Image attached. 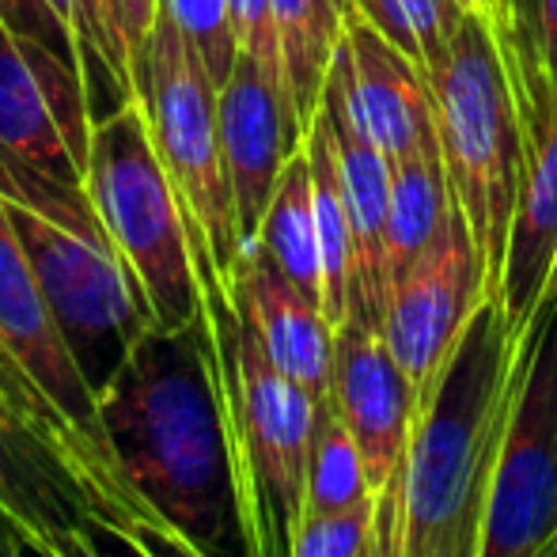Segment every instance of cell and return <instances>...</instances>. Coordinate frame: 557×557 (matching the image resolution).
Here are the masks:
<instances>
[{
  "instance_id": "cell-1",
  "label": "cell",
  "mask_w": 557,
  "mask_h": 557,
  "mask_svg": "<svg viewBox=\"0 0 557 557\" xmlns=\"http://www.w3.org/2000/svg\"><path fill=\"white\" fill-rule=\"evenodd\" d=\"M99 413L125 474L183 531L198 557L239 546L232 455L206 315L186 331H148L99 387Z\"/></svg>"
},
{
  "instance_id": "cell-2",
  "label": "cell",
  "mask_w": 557,
  "mask_h": 557,
  "mask_svg": "<svg viewBox=\"0 0 557 557\" xmlns=\"http://www.w3.org/2000/svg\"><path fill=\"white\" fill-rule=\"evenodd\" d=\"M520 334L500 300L467 323L429 403L398 478V557H478L493 467L516 387Z\"/></svg>"
},
{
  "instance_id": "cell-3",
  "label": "cell",
  "mask_w": 557,
  "mask_h": 557,
  "mask_svg": "<svg viewBox=\"0 0 557 557\" xmlns=\"http://www.w3.org/2000/svg\"><path fill=\"white\" fill-rule=\"evenodd\" d=\"M0 198L69 349L99 395L125 352L152 331L114 235L88 186L42 175L8 152H0Z\"/></svg>"
},
{
  "instance_id": "cell-4",
  "label": "cell",
  "mask_w": 557,
  "mask_h": 557,
  "mask_svg": "<svg viewBox=\"0 0 557 557\" xmlns=\"http://www.w3.org/2000/svg\"><path fill=\"white\" fill-rule=\"evenodd\" d=\"M221 387L243 557H293L308 512L319 403L258 345L243 315L206 319Z\"/></svg>"
},
{
  "instance_id": "cell-5",
  "label": "cell",
  "mask_w": 557,
  "mask_h": 557,
  "mask_svg": "<svg viewBox=\"0 0 557 557\" xmlns=\"http://www.w3.org/2000/svg\"><path fill=\"white\" fill-rule=\"evenodd\" d=\"M133 81H137V99L145 107L156 152L168 168L190 227L206 319L235 315L243 239L224 168L221 111H216L221 88L163 8L145 50L133 61Z\"/></svg>"
},
{
  "instance_id": "cell-6",
  "label": "cell",
  "mask_w": 557,
  "mask_h": 557,
  "mask_svg": "<svg viewBox=\"0 0 557 557\" xmlns=\"http://www.w3.org/2000/svg\"><path fill=\"white\" fill-rule=\"evenodd\" d=\"M425 76L447 186L482 250L497 300L523 163L520 107L497 23L485 12H467L447 53Z\"/></svg>"
},
{
  "instance_id": "cell-7",
  "label": "cell",
  "mask_w": 557,
  "mask_h": 557,
  "mask_svg": "<svg viewBox=\"0 0 557 557\" xmlns=\"http://www.w3.org/2000/svg\"><path fill=\"white\" fill-rule=\"evenodd\" d=\"M88 194L114 235L156 331H186L206 315L186 213L156 152L140 99L96 125Z\"/></svg>"
},
{
  "instance_id": "cell-8",
  "label": "cell",
  "mask_w": 557,
  "mask_h": 557,
  "mask_svg": "<svg viewBox=\"0 0 557 557\" xmlns=\"http://www.w3.org/2000/svg\"><path fill=\"white\" fill-rule=\"evenodd\" d=\"M478 557H557V281L520 334Z\"/></svg>"
},
{
  "instance_id": "cell-9",
  "label": "cell",
  "mask_w": 557,
  "mask_h": 557,
  "mask_svg": "<svg viewBox=\"0 0 557 557\" xmlns=\"http://www.w3.org/2000/svg\"><path fill=\"white\" fill-rule=\"evenodd\" d=\"M96 125L81 73L20 23H4L0 30V152L42 175L88 186Z\"/></svg>"
},
{
  "instance_id": "cell-10",
  "label": "cell",
  "mask_w": 557,
  "mask_h": 557,
  "mask_svg": "<svg viewBox=\"0 0 557 557\" xmlns=\"http://www.w3.org/2000/svg\"><path fill=\"white\" fill-rule=\"evenodd\" d=\"M490 296L485 258L462 209L451 206L433 247L391 285L383 304V337L410 375L421 406L433 395L467 323Z\"/></svg>"
},
{
  "instance_id": "cell-11",
  "label": "cell",
  "mask_w": 557,
  "mask_h": 557,
  "mask_svg": "<svg viewBox=\"0 0 557 557\" xmlns=\"http://www.w3.org/2000/svg\"><path fill=\"white\" fill-rule=\"evenodd\" d=\"M505 61L520 107L523 163L497 300L523 331L557 281V76L508 53Z\"/></svg>"
},
{
  "instance_id": "cell-12",
  "label": "cell",
  "mask_w": 557,
  "mask_h": 557,
  "mask_svg": "<svg viewBox=\"0 0 557 557\" xmlns=\"http://www.w3.org/2000/svg\"><path fill=\"white\" fill-rule=\"evenodd\" d=\"M323 111L372 140L391 163L441 152L425 69L413 65L360 15L345 23V35L334 46Z\"/></svg>"
},
{
  "instance_id": "cell-13",
  "label": "cell",
  "mask_w": 557,
  "mask_h": 557,
  "mask_svg": "<svg viewBox=\"0 0 557 557\" xmlns=\"http://www.w3.org/2000/svg\"><path fill=\"white\" fill-rule=\"evenodd\" d=\"M334 406L364 455L372 493L395 490L403 478L413 429L421 418L418 391L368 319H345L334 331Z\"/></svg>"
},
{
  "instance_id": "cell-14",
  "label": "cell",
  "mask_w": 557,
  "mask_h": 557,
  "mask_svg": "<svg viewBox=\"0 0 557 557\" xmlns=\"http://www.w3.org/2000/svg\"><path fill=\"white\" fill-rule=\"evenodd\" d=\"M221 111V145L224 168L235 198V221H239L243 258L258 247L262 216L277 190L285 163L304 148V125L296 107L281 84L262 73L255 58L239 53L232 76L216 99Z\"/></svg>"
},
{
  "instance_id": "cell-15",
  "label": "cell",
  "mask_w": 557,
  "mask_h": 557,
  "mask_svg": "<svg viewBox=\"0 0 557 557\" xmlns=\"http://www.w3.org/2000/svg\"><path fill=\"white\" fill-rule=\"evenodd\" d=\"M235 308L265 357L311 391L315 403L334 398V326L311 296H304L262 250H250L235 277Z\"/></svg>"
},
{
  "instance_id": "cell-16",
  "label": "cell",
  "mask_w": 557,
  "mask_h": 557,
  "mask_svg": "<svg viewBox=\"0 0 557 557\" xmlns=\"http://www.w3.org/2000/svg\"><path fill=\"white\" fill-rule=\"evenodd\" d=\"M0 508L38 557H53L99 520L84 485L50 444L0 410Z\"/></svg>"
},
{
  "instance_id": "cell-17",
  "label": "cell",
  "mask_w": 557,
  "mask_h": 557,
  "mask_svg": "<svg viewBox=\"0 0 557 557\" xmlns=\"http://www.w3.org/2000/svg\"><path fill=\"white\" fill-rule=\"evenodd\" d=\"M304 152L311 163V190H315V221H319V250H323V311L331 326L345 323L357 311V232H352L349 201L337 175L334 137L326 114L319 111L308 125Z\"/></svg>"
},
{
  "instance_id": "cell-18",
  "label": "cell",
  "mask_w": 557,
  "mask_h": 557,
  "mask_svg": "<svg viewBox=\"0 0 557 557\" xmlns=\"http://www.w3.org/2000/svg\"><path fill=\"white\" fill-rule=\"evenodd\" d=\"M0 410H4L12 421H20L23 429H30L38 441L50 444L53 451L61 455V462H65V467L76 474V482L84 485V493H88V500H91V508H96L99 520L111 523V528H117L122 535L137 539L129 516H125V508L117 505V497L111 493V485H107V478L99 474V467L88 455V447L81 444V436L69 429V421L61 418V410L46 398V391L30 380V372L12 357V349H8L4 342H0Z\"/></svg>"
},
{
  "instance_id": "cell-19",
  "label": "cell",
  "mask_w": 557,
  "mask_h": 557,
  "mask_svg": "<svg viewBox=\"0 0 557 557\" xmlns=\"http://www.w3.org/2000/svg\"><path fill=\"white\" fill-rule=\"evenodd\" d=\"M455 198L447 186V171L441 152L395 160L391 171V209H387V239H383V270H387V293L441 235Z\"/></svg>"
},
{
  "instance_id": "cell-20",
  "label": "cell",
  "mask_w": 557,
  "mask_h": 557,
  "mask_svg": "<svg viewBox=\"0 0 557 557\" xmlns=\"http://www.w3.org/2000/svg\"><path fill=\"white\" fill-rule=\"evenodd\" d=\"M258 250L300 288L304 296L323 308V250H319L315 190H311L308 152H296L277 178L273 201L262 216Z\"/></svg>"
},
{
  "instance_id": "cell-21",
  "label": "cell",
  "mask_w": 557,
  "mask_h": 557,
  "mask_svg": "<svg viewBox=\"0 0 557 557\" xmlns=\"http://www.w3.org/2000/svg\"><path fill=\"white\" fill-rule=\"evenodd\" d=\"M273 27H277L285 84L293 96L304 133L323 107V84L331 73L337 38L345 35V15L334 0H270Z\"/></svg>"
},
{
  "instance_id": "cell-22",
  "label": "cell",
  "mask_w": 557,
  "mask_h": 557,
  "mask_svg": "<svg viewBox=\"0 0 557 557\" xmlns=\"http://www.w3.org/2000/svg\"><path fill=\"white\" fill-rule=\"evenodd\" d=\"M76 20L84 42V88L96 122H103L137 99L133 50L122 35L117 0H76Z\"/></svg>"
},
{
  "instance_id": "cell-23",
  "label": "cell",
  "mask_w": 557,
  "mask_h": 557,
  "mask_svg": "<svg viewBox=\"0 0 557 557\" xmlns=\"http://www.w3.org/2000/svg\"><path fill=\"white\" fill-rule=\"evenodd\" d=\"M375 497L368 482L364 455L352 441L349 425L337 413L334 398L319 403L315 436H311V467H308V512H342L360 500Z\"/></svg>"
},
{
  "instance_id": "cell-24",
  "label": "cell",
  "mask_w": 557,
  "mask_h": 557,
  "mask_svg": "<svg viewBox=\"0 0 557 557\" xmlns=\"http://www.w3.org/2000/svg\"><path fill=\"white\" fill-rule=\"evenodd\" d=\"M352 4L360 20L372 23L391 46H398L425 73L447 53L467 15L459 0H352Z\"/></svg>"
},
{
  "instance_id": "cell-25",
  "label": "cell",
  "mask_w": 557,
  "mask_h": 557,
  "mask_svg": "<svg viewBox=\"0 0 557 557\" xmlns=\"http://www.w3.org/2000/svg\"><path fill=\"white\" fill-rule=\"evenodd\" d=\"M163 12L175 20L194 53L201 58L206 73L216 88H224L239 61V38L232 27V0H160Z\"/></svg>"
},
{
  "instance_id": "cell-26",
  "label": "cell",
  "mask_w": 557,
  "mask_h": 557,
  "mask_svg": "<svg viewBox=\"0 0 557 557\" xmlns=\"http://www.w3.org/2000/svg\"><path fill=\"white\" fill-rule=\"evenodd\" d=\"M500 50L557 76V0H500Z\"/></svg>"
},
{
  "instance_id": "cell-27",
  "label": "cell",
  "mask_w": 557,
  "mask_h": 557,
  "mask_svg": "<svg viewBox=\"0 0 557 557\" xmlns=\"http://www.w3.org/2000/svg\"><path fill=\"white\" fill-rule=\"evenodd\" d=\"M375 531V497L342 512L304 516L293 557H364Z\"/></svg>"
},
{
  "instance_id": "cell-28",
  "label": "cell",
  "mask_w": 557,
  "mask_h": 557,
  "mask_svg": "<svg viewBox=\"0 0 557 557\" xmlns=\"http://www.w3.org/2000/svg\"><path fill=\"white\" fill-rule=\"evenodd\" d=\"M8 23H20L23 30L42 38L84 81V42H81V20H76V0H15Z\"/></svg>"
},
{
  "instance_id": "cell-29",
  "label": "cell",
  "mask_w": 557,
  "mask_h": 557,
  "mask_svg": "<svg viewBox=\"0 0 557 557\" xmlns=\"http://www.w3.org/2000/svg\"><path fill=\"white\" fill-rule=\"evenodd\" d=\"M232 27H235V38H239V53L255 58L258 65H262V73L288 91L285 61H281V42H277V27H273L270 0H232Z\"/></svg>"
},
{
  "instance_id": "cell-30",
  "label": "cell",
  "mask_w": 557,
  "mask_h": 557,
  "mask_svg": "<svg viewBox=\"0 0 557 557\" xmlns=\"http://www.w3.org/2000/svg\"><path fill=\"white\" fill-rule=\"evenodd\" d=\"M117 20H122V35L133 50V61H137L156 20H160V0H117Z\"/></svg>"
},
{
  "instance_id": "cell-31",
  "label": "cell",
  "mask_w": 557,
  "mask_h": 557,
  "mask_svg": "<svg viewBox=\"0 0 557 557\" xmlns=\"http://www.w3.org/2000/svg\"><path fill=\"white\" fill-rule=\"evenodd\" d=\"M364 557H398V485L375 497V531Z\"/></svg>"
},
{
  "instance_id": "cell-32",
  "label": "cell",
  "mask_w": 557,
  "mask_h": 557,
  "mask_svg": "<svg viewBox=\"0 0 557 557\" xmlns=\"http://www.w3.org/2000/svg\"><path fill=\"white\" fill-rule=\"evenodd\" d=\"M96 531H99V546H103V557H163L152 543L122 535V531L111 528V523H103V520L96 523Z\"/></svg>"
},
{
  "instance_id": "cell-33",
  "label": "cell",
  "mask_w": 557,
  "mask_h": 557,
  "mask_svg": "<svg viewBox=\"0 0 557 557\" xmlns=\"http://www.w3.org/2000/svg\"><path fill=\"white\" fill-rule=\"evenodd\" d=\"M23 546H27V539H23V531L15 528L12 516L0 508V557H23Z\"/></svg>"
},
{
  "instance_id": "cell-34",
  "label": "cell",
  "mask_w": 557,
  "mask_h": 557,
  "mask_svg": "<svg viewBox=\"0 0 557 557\" xmlns=\"http://www.w3.org/2000/svg\"><path fill=\"white\" fill-rule=\"evenodd\" d=\"M459 4L467 8V12H485L493 23L500 20V0H459Z\"/></svg>"
},
{
  "instance_id": "cell-35",
  "label": "cell",
  "mask_w": 557,
  "mask_h": 557,
  "mask_svg": "<svg viewBox=\"0 0 557 557\" xmlns=\"http://www.w3.org/2000/svg\"><path fill=\"white\" fill-rule=\"evenodd\" d=\"M334 4H337V12L345 15V23L357 20V4H352V0H334Z\"/></svg>"
},
{
  "instance_id": "cell-36",
  "label": "cell",
  "mask_w": 557,
  "mask_h": 557,
  "mask_svg": "<svg viewBox=\"0 0 557 557\" xmlns=\"http://www.w3.org/2000/svg\"><path fill=\"white\" fill-rule=\"evenodd\" d=\"M12 8H15V0H0V30H4L8 20H12Z\"/></svg>"
}]
</instances>
